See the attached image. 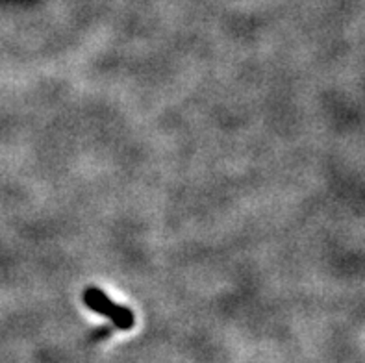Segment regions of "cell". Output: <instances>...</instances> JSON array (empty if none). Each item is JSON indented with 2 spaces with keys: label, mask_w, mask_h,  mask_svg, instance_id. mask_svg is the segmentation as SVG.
<instances>
[{
  "label": "cell",
  "mask_w": 365,
  "mask_h": 363,
  "mask_svg": "<svg viewBox=\"0 0 365 363\" xmlns=\"http://www.w3.org/2000/svg\"><path fill=\"white\" fill-rule=\"evenodd\" d=\"M83 302L88 306L89 310L93 312L101 313L104 317L111 319L113 322V327L119 328V330H130V328H134L135 319L132 310H128L126 306H119L115 304L110 297L102 293L98 287H86L83 291Z\"/></svg>",
  "instance_id": "1"
}]
</instances>
